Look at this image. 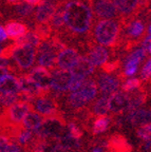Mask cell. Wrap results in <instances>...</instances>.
<instances>
[{
	"label": "cell",
	"instance_id": "6da1fadb",
	"mask_svg": "<svg viewBox=\"0 0 151 152\" xmlns=\"http://www.w3.org/2000/svg\"><path fill=\"white\" fill-rule=\"evenodd\" d=\"M64 33L79 38L86 36L93 26V12L90 0H69L64 7Z\"/></svg>",
	"mask_w": 151,
	"mask_h": 152
},
{
	"label": "cell",
	"instance_id": "7a4b0ae2",
	"mask_svg": "<svg viewBox=\"0 0 151 152\" xmlns=\"http://www.w3.org/2000/svg\"><path fill=\"white\" fill-rule=\"evenodd\" d=\"M94 40L105 48L116 49L123 43L122 23L115 19H100L94 23L93 30Z\"/></svg>",
	"mask_w": 151,
	"mask_h": 152
},
{
	"label": "cell",
	"instance_id": "3957f363",
	"mask_svg": "<svg viewBox=\"0 0 151 152\" xmlns=\"http://www.w3.org/2000/svg\"><path fill=\"white\" fill-rule=\"evenodd\" d=\"M66 127V121L60 113L54 114L51 116H45L37 129H35L36 136L40 138L57 137L64 133Z\"/></svg>",
	"mask_w": 151,
	"mask_h": 152
},
{
	"label": "cell",
	"instance_id": "277c9868",
	"mask_svg": "<svg viewBox=\"0 0 151 152\" xmlns=\"http://www.w3.org/2000/svg\"><path fill=\"white\" fill-rule=\"evenodd\" d=\"M34 106L28 102H18L7 107L0 114V123L22 124V119L30 111H33Z\"/></svg>",
	"mask_w": 151,
	"mask_h": 152
},
{
	"label": "cell",
	"instance_id": "5b68a950",
	"mask_svg": "<svg viewBox=\"0 0 151 152\" xmlns=\"http://www.w3.org/2000/svg\"><path fill=\"white\" fill-rule=\"evenodd\" d=\"M16 43V42H15ZM16 66L21 71H28L32 68L36 57V49L32 45H16L12 53Z\"/></svg>",
	"mask_w": 151,
	"mask_h": 152
},
{
	"label": "cell",
	"instance_id": "8992f818",
	"mask_svg": "<svg viewBox=\"0 0 151 152\" xmlns=\"http://www.w3.org/2000/svg\"><path fill=\"white\" fill-rule=\"evenodd\" d=\"M112 2L120 17L119 20L122 23L136 18L141 13L139 0H112Z\"/></svg>",
	"mask_w": 151,
	"mask_h": 152
},
{
	"label": "cell",
	"instance_id": "52a82bcc",
	"mask_svg": "<svg viewBox=\"0 0 151 152\" xmlns=\"http://www.w3.org/2000/svg\"><path fill=\"white\" fill-rule=\"evenodd\" d=\"M92 12L99 19L117 18L118 13L112 0H90Z\"/></svg>",
	"mask_w": 151,
	"mask_h": 152
},
{
	"label": "cell",
	"instance_id": "ba28073f",
	"mask_svg": "<svg viewBox=\"0 0 151 152\" xmlns=\"http://www.w3.org/2000/svg\"><path fill=\"white\" fill-rule=\"evenodd\" d=\"M72 78L70 70L66 69H53L51 73V89L56 92H64L69 89V85Z\"/></svg>",
	"mask_w": 151,
	"mask_h": 152
},
{
	"label": "cell",
	"instance_id": "9c48e42d",
	"mask_svg": "<svg viewBox=\"0 0 151 152\" xmlns=\"http://www.w3.org/2000/svg\"><path fill=\"white\" fill-rule=\"evenodd\" d=\"M120 86V80L118 77L108 73H103L97 78V87L99 88L100 94L103 96L109 97L111 94L118 90Z\"/></svg>",
	"mask_w": 151,
	"mask_h": 152
},
{
	"label": "cell",
	"instance_id": "30bf717a",
	"mask_svg": "<svg viewBox=\"0 0 151 152\" xmlns=\"http://www.w3.org/2000/svg\"><path fill=\"white\" fill-rule=\"evenodd\" d=\"M128 102H129V96L128 93L123 91H116L108 97L109 111L113 114L114 116H118L124 111H127Z\"/></svg>",
	"mask_w": 151,
	"mask_h": 152
},
{
	"label": "cell",
	"instance_id": "8fae6325",
	"mask_svg": "<svg viewBox=\"0 0 151 152\" xmlns=\"http://www.w3.org/2000/svg\"><path fill=\"white\" fill-rule=\"evenodd\" d=\"M29 78L33 80L41 90H51V72L43 66H36L26 74Z\"/></svg>",
	"mask_w": 151,
	"mask_h": 152
},
{
	"label": "cell",
	"instance_id": "7c38bea8",
	"mask_svg": "<svg viewBox=\"0 0 151 152\" xmlns=\"http://www.w3.org/2000/svg\"><path fill=\"white\" fill-rule=\"evenodd\" d=\"M50 94V93H49ZM49 94L43 96H38L34 99L35 102V108L40 115L43 116H51L54 114L59 113L58 106L54 98L49 97Z\"/></svg>",
	"mask_w": 151,
	"mask_h": 152
},
{
	"label": "cell",
	"instance_id": "4fadbf2b",
	"mask_svg": "<svg viewBox=\"0 0 151 152\" xmlns=\"http://www.w3.org/2000/svg\"><path fill=\"white\" fill-rule=\"evenodd\" d=\"M78 57H79V55H78V52L76 49L66 47L57 54L56 66L58 68H60V69L70 70L74 66Z\"/></svg>",
	"mask_w": 151,
	"mask_h": 152
},
{
	"label": "cell",
	"instance_id": "5bb4252c",
	"mask_svg": "<svg viewBox=\"0 0 151 152\" xmlns=\"http://www.w3.org/2000/svg\"><path fill=\"white\" fill-rule=\"evenodd\" d=\"M106 148L111 152H131V146L122 134L114 133L106 142Z\"/></svg>",
	"mask_w": 151,
	"mask_h": 152
},
{
	"label": "cell",
	"instance_id": "9a60e30c",
	"mask_svg": "<svg viewBox=\"0 0 151 152\" xmlns=\"http://www.w3.org/2000/svg\"><path fill=\"white\" fill-rule=\"evenodd\" d=\"M70 71L73 75L86 78L87 76L91 75L94 72V66L88 56H79Z\"/></svg>",
	"mask_w": 151,
	"mask_h": 152
},
{
	"label": "cell",
	"instance_id": "2e32d148",
	"mask_svg": "<svg viewBox=\"0 0 151 152\" xmlns=\"http://www.w3.org/2000/svg\"><path fill=\"white\" fill-rule=\"evenodd\" d=\"M57 3H54L50 0H43L40 4L37 5L35 12V21L36 23L41 22H49L50 18L56 9Z\"/></svg>",
	"mask_w": 151,
	"mask_h": 152
},
{
	"label": "cell",
	"instance_id": "e0dca14e",
	"mask_svg": "<svg viewBox=\"0 0 151 152\" xmlns=\"http://www.w3.org/2000/svg\"><path fill=\"white\" fill-rule=\"evenodd\" d=\"M89 59L95 66H100L106 61H108L109 52L103 45H91L89 51Z\"/></svg>",
	"mask_w": 151,
	"mask_h": 152
},
{
	"label": "cell",
	"instance_id": "ac0fdd59",
	"mask_svg": "<svg viewBox=\"0 0 151 152\" xmlns=\"http://www.w3.org/2000/svg\"><path fill=\"white\" fill-rule=\"evenodd\" d=\"M4 31L5 34H7V37H9L10 39H13V40H16L17 38L24 35L29 31V28L26 24L22 23V22L11 20V21L5 23Z\"/></svg>",
	"mask_w": 151,
	"mask_h": 152
},
{
	"label": "cell",
	"instance_id": "d6986e66",
	"mask_svg": "<svg viewBox=\"0 0 151 152\" xmlns=\"http://www.w3.org/2000/svg\"><path fill=\"white\" fill-rule=\"evenodd\" d=\"M20 91V80L14 75L5 74L0 77V93H17Z\"/></svg>",
	"mask_w": 151,
	"mask_h": 152
},
{
	"label": "cell",
	"instance_id": "ffe728a7",
	"mask_svg": "<svg viewBox=\"0 0 151 152\" xmlns=\"http://www.w3.org/2000/svg\"><path fill=\"white\" fill-rule=\"evenodd\" d=\"M64 7H65V2H58L56 5L54 13L51 16L49 20V23L51 26L53 30V33H60L64 30Z\"/></svg>",
	"mask_w": 151,
	"mask_h": 152
},
{
	"label": "cell",
	"instance_id": "44dd1931",
	"mask_svg": "<svg viewBox=\"0 0 151 152\" xmlns=\"http://www.w3.org/2000/svg\"><path fill=\"white\" fill-rule=\"evenodd\" d=\"M128 121L134 127H139L143 124L150 123V111L144 109H136L128 112Z\"/></svg>",
	"mask_w": 151,
	"mask_h": 152
},
{
	"label": "cell",
	"instance_id": "7402d4cb",
	"mask_svg": "<svg viewBox=\"0 0 151 152\" xmlns=\"http://www.w3.org/2000/svg\"><path fill=\"white\" fill-rule=\"evenodd\" d=\"M38 54V64L40 66H43L48 70L55 69V64H56V57L58 52L55 50H48L43 52L36 53Z\"/></svg>",
	"mask_w": 151,
	"mask_h": 152
},
{
	"label": "cell",
	"instance_id": "603a6c76",
	"mask_svg": "<svg viewBox=\"0 0 151 152\" xmlns=\"http://www.w3.org/2000/svg\"><path fill=\"white\" fill-rule=\"evenodd\" d=\"M81 94L85 96L88 102H92L97 95V83L93 79H86L77 89Z\"/></svg>",
	"mask_w": 151,
	"mask_h": 152
},
{
	"label": "cell",
	"instance_id": "cb8c5ba5",
	"mask_svg": "<svg viewBox=\"0 0 151 152\" xmlns=\"http://www.w3.org/2000/svg\"><path fill=\"white\" fill-rule=\"evenodd\" d=\"M67 102H68L70 108L74 110H78V111L85 109L86 106L89 104V102L86 99L85 96L78 90L73 91V92H71V94H69Z\"/></svg>",
	"mask_w": 151,
	"mask_h": 152
},
{
	"label": "cell",
	"instance_id": "d4e9b609",
	"mask_svg": "<svg viewBox=\"0 0 151 152\" xmlns=\"http://www.w3.org/2000/svg\"><path fill=\"white\" fill-rule=\"evenodd\" d=\"M43 121V117L40 115L39 113H35V112H29L26 116L22 119V126L24 129H28V130H35L38 128L41 121Z\"/></svg>",
	"mask_w": 151,
	"mask_h": 152
},
{
	"label": "cell",
	"instance_id": "484cf974",
	"mask_svg": "<svg viewBox=\"0 0 151 152\" xmlns=\"http://www.w3.org/2000/svg\"><path fill=\"white\" fill-rule=\"evenodd\" d=\"M109 112V104L108 97L102 96L100 98L94 102L91 111V116H102V115H107Z\"/></svg>",
	"mask_w": 151,
	"mask_h": 152
},
{
	"label": "cell",
	"instance_id": "4316f807",
	"mask_svg": "<svg viewBox=\"0 0 151 152\" xmlns=\"http://www.w3.org/2000/svg\"><path fill=\"white\" fill-rule=\"evenodd\" d=\"M16 45H32L36 49L37 45H39L40 40L38 38L37 34L34 31H28L24 35H22L21 37L17 38L15 40Z\"/></svg>",
	"mask_w": 151,
	"mask_h": 152
},
{
	"label": "cell",
	"instance_id": "83f0119b",
	"mask_svg": "<svg viewBox=\"0 0 151 152\" xmlns=\"http://www.w3.org/2000/svg\"><path fill=\"white\" fill-rule=\"evenodd\" d=\"M35 32L37 34L38 38L40 41L48 40L49 38L52 37L53 35V30L50 26L49 22H41V23H36L35 24Z\"/></svg>",
	"mask_w": 151,
	"mask_h": 152
},
{
	"label": "cell",
	"instance_id": "f1b7e54d",
	"mask_svg": "<svg viewBox=\"0 0 151 152\" xmlns=\"http://www.w3.org/2000/svg\"><path fill=\"white\" fill-rule=\"evenodd\" d=\"M109 124H110V117L107 115H102V116H97V118L93 123V128L92 132L94 135L96 134H100V133L105 132L108 129Z\"/></svg>",
	"mask_w": 151,
	"mask_h": 152
},
{
	"label": "cell",
	"instance_id": "f546056e",
	"mask_svg": "<svg viewBox=\"0 0 151 152\" xmlns=\"http://www.w3.org/2000/svg\"><path fill=\"white\" fill-rule=\"evenodd\" d=\"M34 12V5L30 4V3L26 2V1H21L18 4L14 5V13L18 17H28Z\"/></svg>",
	"mask_w": 151,
	"mask_h": 152
},
{
	"label": "cell",
	"instance_id": "4dcf8cb0",
	"mask_svg": "<svg viewBox=\"0 0 151 152\" xmlns=\"http://www.w3.org/2000/svg\"><path fill=\"white\" fill-rule=\"evenodd\" d=\"M19 102V94L17 93H0V104L3 107H9Z\"/></svg>",
	"mask_w": 151,
	"mask_h": 152
},
{
	"label": "cell",
	"instance_id": "1f68e13d",
	"mask_svg": "<svg viewBox=\"0 0 151 152\" xmlns=\"http://www.w3.org/2000/svg\"><path fill=\"white\" fill-rule=\"evenodd\" d=\"M141 86H142V80L139 78H136V77H133V78L127 79L123 85H120V87H122L123 92L128 93L135 90V89H139Z\"/></svg>",
	"mask_w": 151,
	"mask_h": 152
},
{
	"label": "cell",
	"instance_id": "d6a6232c",
	"mask_svg": "<svg viewBox=\"0 0 151 152\" xmlns=\"http://www.w3.org/2000/svg\"><path fill=\"white\" fill-rule=\"evenodd\" d=\"M137 70H139V62L132 59H127L125 64V71H124V75L127 77H132L136 74Z\"/></svg>",
	"mask_w": 151,
	"mask_h": 152
},
{
	"label": "cell",
	"instance_id": "836d02e7",
	"mask_svg": "<svg viewBox=\"0 0 151 152\" xmlns=\"http://www.w3.org/2000/svg\"><path fill=\"white\" fill-rule=\"evenodd\" d=\"M136 134L139 138H142L144 140H150V134H151V125L150 123L143 124L141 126L137 127Z\"/></svg>",
	"mask_w": 151,
	"mask_h": 152
},
{
	"label": "cell",
	"instance_id": "e575fe53",
	"mask_svg": "<svg viewBox=\"0 0 151 152\" xmlns=\"http://www.w3.org/2000/svg\"><path fill=\"white\" fill-rule=\"evenodd\" d=\"M120 66V60L116 59V60H111V61H106L104 64L100 66L102 70L104 71V73H108L111 74L113 72L117 71Z\"/></svg>",
	"mask_w": 151,
	"mask_h": 152
},
{
	"label": "cell",
	"instance_id": "d590c367",
	"mask_svg": "<svg viewBox=\"0 0 151 152\" xmlns=\"http://www.w3.org/2000/svg\"><path fill=\"white\" fill-rule=\"evenodd\" d=\"M33 137L32 136V131L31 130H28V129H22L21 132L19 133L18 136H17L16 140L20 144L21 146H26L31 138Z\"/></svg>",
	"mask_w": 151,
	"mask_h": 152
},
{
	"label": "cell",
	"instance_id": "8d00e7d4",
	"mask_svg": "<svg viewBox=\"0 0 151 152\" xmlns=\"http://www.w3.org/2000/svg\"><path fill=\"white\" fill-rule=\"evenodd\" d=\"M68 130H69V135L72 136L73 138L79 140V138L83 136V131H81V129H80L75 123H73V121H72V123H69Z\"/></svg>",
	"mask_w": 151,
	"mask_h": 152
},
{
	"label": "cell",
	"instance_id": "74e56055",
	"mask_svg": "<svg viewBox=\"0 0 151 152\" xmlns=\"http://www.w3.org/2000/svg\"><path fill=\"white\" fill-rule=\"evenodd\" d=\"M146 51L143 49V48H139L136 50L133 51L129 56L127 57V59H132V60H135L139 64V62L142 61V60L145 59V57H146Z\"/></svg>",
	"mask_w": 151,
	"mask_h": 152
},
{
	"label": "cell",
	"instance_id": "f35d334b",
	"mask_svg": "<svg viewBox=\"0 0 151 152\" xmlns=\"http://www.w3.org/2000/svg\"><path fill=\"white\" fill-rule=\"evenodd\" d=\"M84 80H85L84 77H80V76H76L72 74V78H71V81H70V85H69L68 90L70 91V92H73V91L77 90L80 86H81V83H84Z\"/></svg>",
	"mask_w": 151,
	"mask_h": 152
},
{
	"label": "cell",
	"instance_id": "ab89813d",
	"mask_svg": "<svg viewBox=\"0 0 151 152\" xmlns=\"http://www.w3.org/2000/svg\"><path fill=\"white\" fill-rule=\"evenodd\" d=\"M142 79L143 80H149L150 79V75H151V60L150 58H148V60L146 61V64H144L142 69Z\"/></svg>",
	"mask_w": 151,
	"mask_h": 152
},
{
	"label": "cell",
	"instance_id": "60d3db41",
	"mask_svg": "<svg viewBox=\"0 0 151 152\" xmlns=\"http://www.w3.org/2000/svg\"><path fill=\"white\" fill-rule=\"evenodd\" d=\"M1 151H4V152H20V147H19V146H17L16 144H14V142H10L7 146H4V147L1 149Z\"/></svg>",
	"mask_w": 151,
	"mask_h": 152
},
{
	"label": "cell",
	"instance_id": "b9f144b4",
	"mask_svg": "<svg viewBox=\"0 0 151 152\" xmlns=\"http://www.w3.org/2000/svg\"><path fill=\"white\" fill-rule=\"evenodd\" d=\"M151 35H147V37H145L143 39V43H142V48L146 51L147 54H150L151 53Z\"/></svg>",
	"mask_w": 151,
	"mask_h": 152
},
{
	"label": "cell",
	"instance_id": "7bdbcfd3",
	"mask_svg": "<svg viewBox=\"0 0 151 152\" xmlns=\"http://www.w3.org/2000/svg\"><path fill=\"white\" fill-rule=\"evenodd\" d=\"M10 142H11L10 138L5 137V136H3V135H0V150L2 149L4 146H7Z\"/></svg>",
	"mask_w": 151,
	"mask_h": 152
},
{
	"label": "cell",
	"instance_id": "ee69618b",
	"mask_svg": "<svg viewBox=\"0 0 151 152\" xmlns=\"http://www.w3.org/2000/svg\"><path fill=\"white\" fill-rule=\"evenodd\" d=\"M5 39H7V34H5L4 28L0 26V42H2Z\"/></svg>",
	"mask_w": 151,
	"mask_h": 152
},
{
	"label": "cell",
	"instance_id": "f6af8a7d",
	"mask_svg": "<svg viewBox=\"0 0 151 152\" xmlns=\"http://www.w3.org/2000/svg\"><path fill=\"white\" fill-rule=\"evenodd\" d=\"M23 1H26V2L34 5V7H37L38 4H40V2H41L43 0H23Z\"/></svg>",
	"mask_w": 151,
	"mask_h": 152
},
{
	"label": "cell",
	"instance_id": "bcb514c9",
	"mask_svg": "<svg viewBox=\"0 0 151 152\" xmlns=\"http://www.w3.org/2000/svg\"><path fill=\"white\" fill-rule=\"evenodd\" d=\"M7 72H9V70H7V68H3V66H0V77H2L3 75H5V74H7Z\"/></svg>",
	"mask_w": 151,
	"mask_h": 152
},
{
	"label": "cell",
	"instance_id": "7dc6e473",
	"mask_svg": "<svg viewBox=\"0 0 151 152\" xmlns=\"http://www.w3.org/2000/svg\"><path fill=\"white\" fill-rule=\"evenodd\" d=\"M92 152H104V147L103 146H95V148H93Z\"/></svg>",
	"mask_w": 151,
	"mask_h": 152
},
{
	"label": "cell",
	"instance_id": "c3c4849f",
	"mask_svg": "<svg viewBox=\"0 0 151 152\" xmlns=\"http://www.w3.org/2000/svg\"><path fill=\"white\" fill-rule=\"evenodd\" d=\"M5 1H7V3H9L11 5L18 4L19 2H21V0H5Z\"/></svg>",
	"mask_w": 151,
	"mask_h": 152
},
{
	"label": "cell",
	"instance_id": "681fc988",
	"mask_svg": "<svg viewBox=\"0 0 151 152\" xmlns=\"http://www.w3.org/2000/svg\"><path fill=\"white\" fill-rule=\"evenodd\" d=\"M0 152H4V151H1V150H0Z\"/></svg>",
	"mask_w": 151,
	"mask_h": 152
},
{
	"label": "cell",
	"instance_id": "f907efd6",
	"mask_svg": "<svg viewBox=\"0 0 151 152\" xmlns=\"http://www.w3.org/2000/svg\"><path fill=\"white\" fill-rule=\"evenodd\" d=\"M0 51H1V48H0Z\"/></svg>",
	"mask_w": 151,
	"mask_h": 152
},
{
	"label": "cell",
	"instance_id": "816d5d0a",
	"mask_svg": "<svg viewBox=\"0 0 151 152\" xmlns=\"http://www.w3.org/2000/svg\"><path fill=\"white\" fill-rule=\"evenodd\" d=\"M109 152H111V151H109Z\"/></svg>",
	"mask_w": 151,
	"mask_h": 152
}]
</instances>
